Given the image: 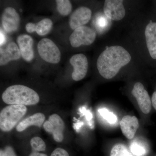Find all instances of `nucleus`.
Segmentation results:
<instances>
[{
	"label": "nucleus",
	"mask_w": 156,
	"mask_h": 156,
	"mask_svg": "<svg viewBox=\"0 0 156 156\" xmlns=\"http://www.w3.org/2000/svg\"><path fill=\"white\" fill-rule=\"evenodd\" d=\"M37 50L39 55L45 61L56 64L61 59V53L55 43L50 39L44 38L39 42Z\"/></svg>",
	"instance_id": "20e7f679"
},
{
	"label": "nucleus",
	"mask_w": 156,
	"mask_h": 156,
	"mask_svg": "<svg viewBox=\"0 0 156 156\" xmlns=\"http://www.w3.org/2000/svg\"><path fill=\"white\" fill-rule=\"evenodd\" d=\"M17 43L23 58L27 62L32 61L34 56L32 37L27 34L20 35L17 37Z\"/></svg>",
	"instance_id": "f8f14e48"
},
{
	"label": "nucleus",
	"mask_w": 156,
	"mask_h": 156,
	"mask_svg": "<svg viewBox=\"0 0 156 156\" xmlns=\"http://www.w3.org/2000/svg\"><path fill=\"white\" fill-rule=\"evenodd\" d=\"M57 11L63 16L69 15L72 10L71 3L69 0H56Z\"/></svg>",
	"instance_id": "a211bd4d"
},
{
	"label": "nucleus",
	"mask_w": 156,
	"mask_h": 156,
	"mask_svg": "<svg viewBox=\"0 0 156 156\" xmlns=\"http://www.w3.org/2000/svg\"><path fill=\"white\" fill-rule=\"evenodd\" d=\"M108 18L104 16H100L97 18L96 21V24L97 28L100 30L105 29L108 25Z\"/></svg>",
	"instance_id": "5701e85b"
},
{
	"label": "nucleus",
	"mask_w": 156,
	"mask_h": 156,
	"mask_svg": "<svg viewBox=\"0 0 156 156\" xmlns=\"http://www.w3.org/2000/svg\"><path fill=\"white\" fill-rule=\"evenodd\" d=\"M29 156H48V155L46 154L41 153L39 152L32 151V152L30 154Z\"/></svg>",
	"instance_id": "cd10ccee"
},
{
	"label": "nucleus",
	"mask_w": 156,
	"mask_h": 156,
	"mask_svg": "<svg viewBox=\"0 0 156 156\" xmlns=\"http://www.w3.org/2000/svg\"><path fill=\"white\" fill-rule=\"evenodd\" d=\"M98 112L110 124H115L118 121L116 116L113 113L109 111L107 109L105 108L99 109L98 110Z\"/></svg>",
	"instance_id": "412c9836"
},
{
	"label": "nucleus",
	"mask_w": 156,
	"mask_h": 156,
	"mask_svg": "<svg viewBox=\"0 0 156 156\" xmlns=\"http://www.w3.org/2000/svg\"><path fill=\"white\" fill-rule=\"evenodd\" d=\"M43 126L45 131L52 134L53 139L56 142H61L63 140L64 123L58 115L54 114L50 115Z\"/></svg>",
	"instance_id": "423d86ee"
},
{
	"label": "nucleus",
	"mask_w": 156,
	"mask_h": 156,
	"mask_svg": "<svg viewBox=\"0 0 156 156\" xmlns=\"http://www.w3.org/2000/svg\"><path fill=\"white\" fill-rule=\"evenodd\" d=\"M152 105L156 110V91L154 92L151 98Z\"/></svg>",
	"instance_id": "bb28decb"
},
{
	"label": "nucleus",
	"mask_w": 156,
	"mask_h": 156,
	"mask_svg": "<svg viewBox=\"0 0 156 156\" xmlns=\"http://www.w3.org/2000/svg\"><path fill=\"white\" fill-rule=\"evenodd\" d=\"M45 120L44 115L41 113H37L20 122L16 127V129L18 132H22L30 126L41 127Z\"/></svg>",
	"instance_id": "f3484780"
},
{
	"label": "nucleus",
	"mask_w": 156,
	"mask_h": 156,
	"mask_svg": "<svg viewBox=\"0 0 156 156\" xmlns=\"http://www.w3.org/2000/svg\"><path fill=\"white\" fill-rule=\"evenodd\" d=\"M132 94L137 101L142 112L145 114L149 113L151 110V99L143 85L140 82L134 84Z\"/></svg>",
	"instance_id": "6e6552de"
},
{
	"label": "nucleus",
	"mask_w": 156,
	"mask_h": 156,
	"mask_svg": "<svg viewBox=\"0 0 156 156\" xmlns=\"http://www.w3.org/2000/svg\"><path fill=\"white\" fill-rule=\"evenodd\" d=\"M0 38H1V41H0V44L1 46H2L5 43L6 41V38L5 35L2 30H1V33H0Z\"/></svg>",
	"instance_id": "a878e982"
},
{
	"label": "nucleus",
	"mask_w": 156,
	"mask_h": 156,
	"mask_svg": "<svg viewBox=\"0 0 156 156\" xmlns=\"http://www.w3.org/2000/svg\"><path fill=\"white\" fill-rule=\"evenodd\" d=\"M20 17L14 8H6L2 14V25L3 28L9 33L16 31L20 23Z\"/></svg>",
	"instance_id": "9d476101"
},
{
	"label": "nucleus",
	"mask_w": 156,
	"mask_h": 156,
	"mask_svg": "<svg viewBox=\"0 0 156 156\" xmlns=\"http://www.w3.org/2000/svg\"><path fill=\"white\" fill-rule=\"evenodd\" d=\"M26 106L23 105H9L0 113V128L5 132L11 131L25 115Z\"/></svg>",
	"instance_id": "7ed1b4c3"
},
{
	"label": "nucleus",
	"mask_w": 156,
	"mask_h": 156,
	"mask_svg": "<svg viewBox=\"0 0 156 156\" xmlns=\"http://www.w3.org/2000/svg\"><path fill=\"white\" fill-rule=\"evenodd\" d=\"M147 46L152 58L156 59V22L150 20L145 31Z\"/></svg>",
	"instance_id": "2eb2a0df"
},
{
	"label": "nucleus",
	"mask_w": 156,
	"mask_h": 156,
	"mask_svg": "<svg viewBox=\"0 0 156 156\" xmlns=\"http://www.w3.org/2000/svg\"><path fill=\"white\" fill-rule=\"evenodd\" d=\"M70 63L73 67L72 74L73 80L79 81L83 80L87 75L88 69L87 57L82 53L75 54L71 57Z\"/></svg>",
	"instance_id": "1a4fd4ad"
},
{
	"label": "nucleus",
	"mask_w": 156,
	"mask_h": 156,
	"mask_svg": "<svg viewBox=\"0 0 156 156\" xmlns=\"http://www.w3.org/2000/svg\"><path fill=\"white\" fill-rule=\"evenodd\" d=\"M131 60V55L125 48L121 46H111L101 53L96 64L101 75L105 79H111Z\"/></svg>",
	"instance_id": "f257e3e1"
},
{
	"label": "nucleus",
	"mask_w": 156,
	"mask_h": 156,
	"mask_svg": "<svg viewBox=\"0 0 156 156\" xmlns=\"http://www.w3.org/2000/svg\"><path fill=\"white\" fill-rule=\"evenodd\" d=\"M0 156H17L13 148L10 146H7L4 149L0 150Z\"/></svg>",
	"instance_id": "b1692460"
},
{
	"label": "nucleus",
	"mask_w": 156,
	"mask_h": 156,
	"mask_svg": "<svg viewBox=\"0 0 156 156\" xmlns=\"http://www.w3.org/2000/svg\"><path fill=\"white\" fill-rule=\"evenodd\" d=\"M122 0H106L104 5V14L109 19L119 21L126 15V10Z\"/></svg>",
	"instance_id": "0eeeda50"
},
{
	"label": "nucleus",
	"mask_w": 156,
	"mask_h": 156,
	"mask_svg": "<svg viewBox=\"0 0 156 156\" xmlns=\"http://www.w3.org/2000/svg\"><path fill=\"white\" fill-rule=\"evenodd\" d=\"M96 36V33L94 30L83 26L74 30L69 37V41L71 45L75 48L82 45L89 46L93 44Z\"/></svg>",
	"instance_id": "39448f33"
},
{
	"label": "nucleus",
	"mask_w": 156,
	"mask_h": 156,
	"mask_svg": "<svg viewBox=\"0 0 156 156\" xmlns=\"http://www.w3.org/2000/svg\"><path fill=\"white\" fill-rule=\"evenodd\" d=\"M120 126L124 136L131 140L134 137L139 128V122L137 118L134 116L126 115L121 120Z\"/></svg>",
	"instance_id": "ddd939ff"
},
{
	"label": "nucleus",
	"mask_w": 156,
	"mask_h": 156,
	"mask_svg": "<svg viewBox=\"0 0 156 156\" xmlns=\"http://www.w3.org/2000/svg\"><path fill=\"white\" fill-rule=\"evenodd\" d=\"M110 156H134L125 144H118L114 146L111 151Z\"/></svg>",
	"instance_id": "6ab92c4d"
},
{
	"label": "nucleus",
	"mask_w": 156,
	"mask_h": 156,
	"mask_svg": "<svg viewBox=\"0 0 156 156\" xmlns=\"http://www.w3.org/2000/svg\"><path fill=\"white\" fill-rule=\"evenodd\" d=\"M2 99L9 105H33L38 103L40 97L33 89L26 86L16 85L8 87L3 92Z\"/></svg>",
	"instance_id": "f03ea898"
},
{
	"label": "nucleus",
	"mask_w": 156,
	"mask_h": 156,
	"mask_svg": "<svg viewBox=\"0 0 156 156\" xmlns=\"http://www.w3.org/2000/svg\"><path fill=\"white\" fill-rule=\"evenodd\" d=\"M50 156H69L68 153L64 149L57 148L53 151Z\"/></svg>",
	"instance_id": "393cba45"
},
{
	"label": "nucleus",
	"mask_w": 156,
	"mask_h": 156,
	"mask_svg": "<svg viewBox=\"0 0 156 156\" xmlns=\"http://www.w3.org/2000/svg\"><path fill=\"white\" fill-rule=\"evenodd\" d=\"M92 16V11L89 8L81 7L76 9L71 15L69 20L70 27L75 30L83 26L89 22Z\"/></svg>",
	"instance_id": "9b49d317"
},
{
	"label": "nucleus",
	"mask_w": 156,
	"mask_h": 156,
	"mask_svg": "<svg viewBox=\"0 0 156 156\" xmlns=\"http://www.w3.org/2000/svg\"><path fill=\"white\" fill-rule=\"evenodd\" d=\"M30 144L32 151L40 152L46 150V145L44 141L39 136H35L31 139Z\"/></svg>",
	"instance_id": "aec40b11"
},
{
	"label": "nucleus",
	"mask_w": 156,
	"mask_h": 156,
	"mask_svg": "<svg viewBox=\"0 0 156 156\" xmlns=\"http://www.w3.org/2000/svg\"><path fill=\"white\" fill-rule=\"evenodd\" d=\"M131 151L133 154L137 156H141L145 153V149L140 144L133 143L130 146Z\"/></svg>",
	"instance_id": "4be33fe9"
},
{
	"label": "nucleus",
	"mask_w": 156,
	"mask_h": 156,
	"mask_svg": "<svg viewBox=\"0 0 156 156\" xmlns=\"http://www.w3.org/2000/svg\"><path fill=\"white\" fill-rule=\"evenodd\" d=\"M53 22L49 18L42 20L37 23H28L25 26L26 30L29 33L36 32L40 36H44L49 33L53 27Z\"/></svg>",
	"instance_id": "dca6fc26"
},
{
	"label": "nucleus",
	"mask_w": 156,
	"mask_h": 156,
	"mask_svg": "<svg viewBox=\"0 0 156 156\" xmlns=\"http://www.w3.org/2000/svg\"><path fill=\"white\" fill-rule=\"evenodd\" d=\"M19 48L14 42H11L7 45L5 49L1 48L0 65H6L12 60H18L21 57Z\"/></svg>",
	"instance_id": "4468645a"
}]
</instances>
